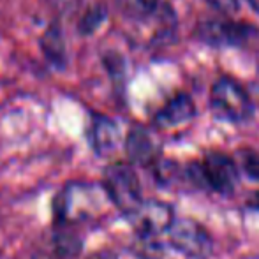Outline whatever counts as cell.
Returning a JSON list of instances; mask_svg holds the SVG:
<instances>
[{
  "label": "cell",
  "instance_id": "4",
  "mask_svg": "<svg viewBox=\"0 0 259 259\" xmlns=\"http://www.w3.org/2000/svg\"><path fill=\"white\" fill-rule=\"evenodd\" d=\"M211 106L219 115L231 122H245L254 111L252 97L242 85L229 78H221L211 87Z\"/></svg>",
  "mask_w": 259,
  "mask_h": 259
},
{
  "label": "cell",
  "instance_id": "5",
  "mask_svg": "<svg viewBox=\"0 0 259 259\" xmlns=\"http://www.w3.org/2000/svg\"><path fill=\"white\" fill-rule=\"evenodd\" d=\"M125 217L138 236H150V238H157L162 233H167L177 219L173 206L159 199H143L140 206Z\"/></svg>",
  "mask_w": 259,
  "mask_h": 259
},
{
  "label": "cell",
  "instance_id": "2",
  "mask_svg": "<svg viewBox=\"0 0 259 259\" xmlns=\"http://www.w3.org/2000/svg\"><path fill=\"white\" fill-rule=\"evenodd\" d=\"M103 187L111 205L123 215H129L143 201L140 178L131 162L108 164L103 171Z\"/></svg>",
  "mask_w": 259,
  "mask_h": 259
},
{
  "label": "cell",
  "instance_id": "16",
  "mask_svg": "<svg viewBox=\"0 0 259 259\" xmlns=\"http://www.w3.org/2000/svg\"><path fill=\"white\" fill-rule=\"evenodd\" d=\"M208 2L217 7L219 11H224V13L236 11V0H208Z\"/></svg>",
  "mask_w": 259,
  "mask_h": 259
},
{
  "label": "cell",
  "instance_id": "13",
  "mask_svg": "<svg viewBox=\"0 0 259 259\" xmlns=\"http://www.w3.org/2000/svg\"><path fill=\"white\" fill-rule=\"evenodd\" d=\"M104 18H106L104 6L90 7V9L81 16V20H79V25H78L79 32H81V34H92V32L103 23Z\"/></svg>",
  "mask_w": 259,
  "mask_h": 259
},
{
  "label": "cell",
  "instance_id": "6",
  "mask_svg": "<svg viewBox=\"0 0 259 259\" xmlns=\"http://www.w3.org/2000/svg\"><path fill=\"white\" fill-rule=\"evenodd\" d=\"M203 184L219 194H231L240 180V167L229 155L222 152H210L199 162Z\"/></svg>",
  "mask_w": 259,
  "mask_h": 259
},
{
  "label": "cell",
  "instance_id": "10",
  "mask_svg": "<svg viewBox=\"0 0 259 259\" xmlns=\"http://www.w3.org/2000/svg\"><path fill=\"white\" fill-rule=\"evenodd\" d=\"M199 35L208 42L213 45H236L242 42L247 35V30L243 25H236L231 21H208L199 27Z\"/></svg>",
  "mask_w": 259,
  "mask_h": 259
},
{
  "label": "cell",
  "instance_id": "9",
  "mask_svg": "<svg viewBox=\"0 0 259 259\" xmlns=\"http://www.w3.org/2000/svg\"><path fill=\"white\" fill-rule=\"evenodd\" d=\"M196 115V106L192 99L185 94L173 97L160 111L155 115V125L160 129H171V127H178L182 123H187Z\"/></svg>",
  "mask_w": 259,
  "mask_h": 259
},
{
  "label": "cell",
  "instance_id": "8",
  "mask_svg": "<svg viewBox=\"0 0 259 259\" xmlns=\"http://www.w3.org/2000/svg\"><path fill=\"white\" fill-rule=\"evenodd\" d=\"M122 143L120 129L111 118L104 115H96L92 120V129H90V145L96 155L109 157L116 152V148Z\"/></svg>",
  "mask_w": 259,
  "mask_h": 259
},
{
  "label": "cell",
  "instance_id": "12",
  "mask_svg": "<svg viewBox=\"0 0 259 259\" xmlns=\"http://www.w3.org/2000/svg\"><path fill=\"white\" fill-rule=\"evenodd\" d=\"M116 6L129 18H148L159 11V0H116Z\"/></svg>",
  "mask_w": 259,
  "mask_h": 259
},
{
  "label": "cell",
  "instance_id": "7",
  "mask_svg": "<svg viewBox=\"0 0 259 259\" xmlns=\"http://www.w3.org/2000/svg\"><path fill=\"white\" fill-rule=\"evenodd\" d=\"M127 159L133 166L152 167L160 159L159 143L145 127H133L123 141Z\"/></svg>",
  "mask_w": 259,
  "mask_h": 259
},
{
  "label": "cell",
  "instance_id": "1",
  "mask_svg": "<svg viewBox=\"0 0 259 259\" xmlns=\"http://www.w3.org/2000/svg\"><path fill=\"white\" fill-rule=\"evenodd\" d=\"M104 201H109V198L103 184L81 180L67 182L55 194L52 201L55 226L71 228V226H78L83 222L96 221L103 211Z\"/></svg>",
  "mask_w": 259,
  "mask_h": 259
},
{
  "label": "cell",
  "instance_id": "15",
  "mask_svg": "<svg viewBox=\"0 0 259 259\" xmlns=\"http://www.w3.org/2000/svg\"><path fill=\"white\" fill-rule=\"evenodd\" d=\"M238 164L243 169V173L252 178V180H259V154L252 150H242L238 154Z\"/></svg>",
  "mask_w": 259,
  "mask_h": 259
},
{
  "label": "cell",
  "instance_id": "11",
  "mask_svg": "<svg viewBox=\"0 0 259 259\" xmlns=\"http://www.w3.org/2000/svg\"><path fill=\"white\" fill-rule=\"evenodd\" d=\"M53 233V252L58 259H74L83 250V238L78 233L71 231L69 226H55Z\"/></svg>",
  "mask_w": 259,
  "mask_h": 259
},
{
  "label": "cell",
  "instance_id": "14",
  "mask_svg": "<svg viewBox=\"0 0 259 259\" xmlns=\"http://www.w3.org/2000/svg\"><path fill=\"white\" fill-rule=\"evenodd\" d=\"M42 50L50 57V60L58 62L64 57V45H62V37L58 28H50V32L42 39Z\"/></svg>",
  "mask_w": 259,
  "mask_h": 259
},
{
  "label": "cell",
  "instance_id": "17",
  "mask_svg": "<svg viewBox=\"0 0 259 259\" xmlns=\"http://www.w3.org/2000/svg\"><path fill=\"white\" fill-rule=\"evenodd\" d=\"M249 206L254 208V210H259V191L252 196V198L249 199Z\"/></svg>",
  "mask_w": 259,
  "mask_h": 259
},
{
  "label": "cell",
  "instance_id": "3",
  "mask_svg": "<svg viewBox=\"0 0 259 259\" xmlns=\"http://www.w3.org/2000/svg\"><path fill=\"white\" fill-rule=\"evenodd\" d=\"M166 235L171 247L182 256L189 259H210L213 256V238L205 226L194 219H175Z\"/></svg>",
  "mask_w": 259,
  "mask_h": 259
}]
</instances>
